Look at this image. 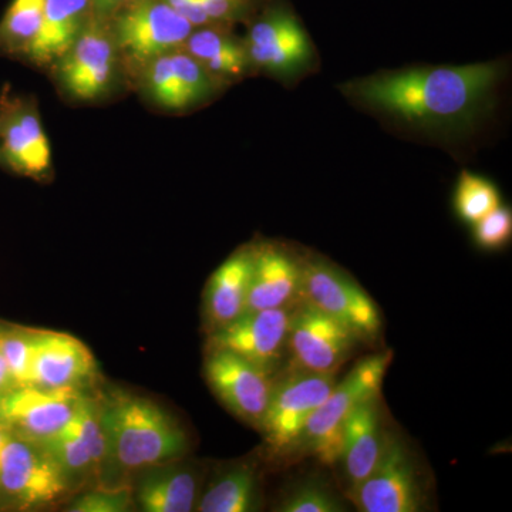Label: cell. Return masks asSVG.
<instances>
[{
    "label": "cell",
    "mask_w": 512,
    "mask_h": 512,
    "mask_svg": "<svg viewBox=\"0 0 512 512\" xmlns=\"http://www.w3.org/2000/svg\"><path fill=\"white\" fill-rule=\"evenodd\" d=\"M498 76L495 63L429 67L346 83L343 92L417 126H463L476 117Z\"/></svg>",
    "instance_id": "6da1fadb"
},
{
    "label": "cell",
    "mask_w": 512,
    "mask_h": 512,
    "mask_svg": "<svg viewBox=\"0 0 512 512\" xmlns=\"http://www.w3.org/2000/svg\"><path fill=\"white\" fill-rule=\"evenodd\" d=\"M99 407L107 458L127 470L164 466L187 447L181 427L151 400L116 393Z\"/></svg>",
    "instance_id": "7a4b0ae2"
},
{
    "label": "cell",
    "mask_w": 512,
    "mask_h": 512,
    "mask_svg": "<svg viewBox=\"0 0 512 512\" xmlns=\"http://www.w3.org/2000/svg\"><path fill=\"white\" fill-rule=\"evenodd\" d=\"M117 57L131 74L158 57L183 50L194 26L164 0H131L107 18Z\"/></svg>",
    "instance_id": "3957f363"
},
{
    "label": "cell",
    "mask_w": 512,
    "mask_h": 512,
    "mask_svg": "<svg viewBox=\"0 0 512 512\" xmlns=\"http://www.w3.org/2000/svg\"><path fill=\"white\" fill-rule=\"evenodd\" d=\"M392 359V352H383L360 360L342 382L333 386L325 402L312 414L303 431L301 444H305L323 464L332 466L338 463L346 419L357 404L379 396Z\"/></svg>",
    "instance_id": "277c9868"
},
{
    "label": "cell",
    "mask_w": 512,
    "mask_h": 512,
    "mask_svg": "<svg viewBox=\"0 0 512 512\" xmlns=\"http://www.w3.org/2000/svg\"><path fill=\"white\" fill-rule=\"evenodd\" d=\"M299 296L340 325L357 340H373L382 328L379 308L359 285L335 266L309 262L302 266Z\"/></svg>",
    "instance_id": "5b68a950"
},
{
    "label": "cell",
    "mask_w": 512,
    "mask_h": 512,
    "mask_svg": "<svg viewBox=\"0 0 512 512\" xmlns=\"http://www.w3.org/2000/svg\"><path fill=\"white\" fill-rule=\"evenodd\" d=\"M117 50L106 18L93 13L73 46L55 64L57 83L70 99L94 101L109 92Z\"/></svg>",
    "instance_id": "8992f818"
},
{
    "label": "cell",
    "mask_w": 512,
    "mask_h": 512,
    "mask_svg": "<svg viewBox=\"0 0 512 512\" xmlns=\"http://www.w3.org/2000/svg\"><path fill=\"white\" fill-rule=\"evenodd\" d=\"M350 498L363 512L421 510L424 495L416 461L402 439L387 434L376 466L355 490L350 491Z\"/></svg>",
    "instance_id": "52a82bcc"
},
{
    "label": "cell",
    "mask_w": 512,
    "mask_h": 512,
    "mask_svg": "<svg viewBox=\"0 0 512 512\" xmlns=\"http://www.w3.org/2000/svg\"><path fill=\"white\" fill-rule=\"evenodd\" d=\"M335 372H299L275 384L259 429L278 453L301 444L303 431L335 386Z\"/></svg>",
    "instance_id": "ba28073f"
},
{
    "label": "cell",
    "mask_w": 512,
    "mask_h": 512,
    "mask_svg": "<svg viewBox=\"0 0 512 512\" xmlns=\"http://www.w3.org/2000/svg\"><path fill=\"white\" fill-rule=\"evenodd\" d=\"M0 488L22 507H42L67 493L69 478L39 443L12 433L3 450Z\"/></svg>",
    "instance_id": "9c48e42d"
},
{
    "label": "cell",
    "mask_w": 512,
    "mask_h": 512,
    "mask_svg": "<svg viewBox=\"0 0 512 512\" xmlns=\"http://www.w3.org/2000/svg\"><path fill=\"white\" fill-rule=\"evenodd\" d=\"M268 370L227 350H210L205 376L214 393L235 416L258 427L274 392Z\"/></svg>",
    "instance_id": "30bf717a"
},
{
    "label": "cell",
    "mask_w": 512,
    "mask_h": 512,
    "mask_svg": "<svg viewBox=\"0 0 512 512\" xmlns=\"http://www.w3.org/2000/svg\"><path fill=\"white\" fill-rule=\"evenodd\" d=\"M0 163L32 178L42 177L52 165L49 140L36 107L6 92L0 96Z\"/></svg>",
    "instance_id": "8fae6325"
},
{
    "label": "cell",
    "mask_w": 512,
    "mask_h": 512,
    "mask_svg": "<svg viewBox=\"0 0 512 512\" xmlns=\"http://www.w3.org/2000/svg\"><path fill=\"white\" fill-rule=\"evenodd\" d=\"M80 396L72 387L19 386L0 400V413L12 433L42 443L69 424Z\"/></svg>",
    "instance_id": "7c38bea8"
},
{
    "label": "cell",
    "mask_w": 512,
    "mask_h": 512,
    "mask_svg": "<svg viewBox=\"0 0 512 512\" xmlns=\"http://www.w3.org/2000/svg\"><path fill=\"white\" fill-rule=\"evenodd\" d=\"M292 313L289 306L245 312L224 328L211 332L210 350H227L271 372L288 343Z\"/></svg>",
    "instance_id": "4fadbf2b"
},
{
    "label": "cell",
    "mask_w": 512,
    "mask_h": 512,
    "mask_svg": "<svg viewBox=\"0 0 512 512\" xmlns=\"http://www.w3.org/2000/svg\"><path fill=\"white\" fill-rule=\"evenodd\" d=\"M356 340L338 320L303 302L301 308L292 313L286 346L305 372L333 373L349 355Z\"/></svg>",
    "instance_id": "5bb4252c"
},
{
    "label": "cell",
    "mask_w": 512,
    "mask_h": 512,
    "mask_svg": "<svg viewBox=\"0 0 512 512\" xmlns=\"http://www.w3.org/2000/svg\"><path fill=\"white\" fill-rule=\"evenodd\" d=\"M138 79L147 99L167 111L190 109L214 93V77L185 50L158 57Z\"/></svg>",
    "instance_id": "9a60e30c"
},
{
    "label": "cell",
    "mask_w": 512,
    "mask_h": 512,
    "mask_svg": "<svg viewBox=\"0 0 512 512\" xmlns=\"http://www.w3.org/2000/svg\"><path fill=\"white\" fill-rule=\"evenodd\" d=\"M96 372L89 348L67 333L36 330L32 356V386L77 389Z\"/></svg>",
    "instance_id": "2e32d148"
},
{
    "label": "cell",
    "mask_w": 512,
    "mask_h": 512,
    "mask_svg": "<svg viewBox=\"0 0 512 512\" xmlns=\"http://www.w3.org/2000/svg\"><path fill=\"white\" fill-rule=\"evenodd\" d=\"M302 265L279 247L264 245L252 251L247 312L284 308L299 296Z\"/></svg>",
    "instance_id": "e0dca14e"
},
{
    "label": "cell",
    "mask_w": 512,
    "mask_h": 512,
    "mask_svg": "<svg viewBox=\"0 0 512 512\" xmlns=\"http://www.w3.org/2000/svg\"><path fill=\"white\" fill-rule=\"evenodd\" d=\"M94 13L92 0H45L42 22L22 59L53 66L73 46Z\"/></svg>",
    "instance_id": "ac0fdd59"
},
{
    "label": "cell",
    "mask_w": 512,
    "mask_h": 512,
    "mask_svg": "<svg viewBox=\"0 0 512 512\" xmlns=\"http://www.w3.org/2000/svg\"><path fill=\"white\" fill-rule=\"evenodd\" d=\"M379 397L380 394L357 404L343 426L339 461L345 466L350 491L369 476L382 454L386 436L382 430Z\"/></svg>",
    "instance_id": "d6986e66"
},
{
    "label": "cell",
    "mask_w": 512,
    "mask_h": 512,
    "mask_svg": "<svg viewBox=\"0 0 512 512\" xmlns=\"http://www.w3.org/2000/svg\"><path fill=\"white\" fill-rule=\"evenodd\" d=\"M251 272L252 251L241 249L211 275L205 289V316L211 332L247 312Z\"/></svg>",
    "instance_id": "ffe728a7"
},
{
    "label": "cell",
    "mask_w": 512,
    "mask_h": 512,
    "mask_svg": "<svg viewBox=\"0 0 512 512\" xmlns=\"http://www.w3.org/2000/svg\"><path fill=\"white\" fill-rule=\"evenodd\" d=\"M198 481L190 470L157 466L143 478L136 498L146 512H190L197 500Z\"/></svg>",
    "instance_id": "44dd1931"
},
{
    "label": "cell",
    "mask_w": 512,
    "mask_h": 512,
    "mask_svg": "<svg viewBox=\"0 0 512 512\" xmlns=\"http://www.w3.org/2000/svg\"><path fill=\"white\" fill-rule=\"evenodd\" d=\"M183 50L200 62L214 79L241 76L251 64L247 47L222 30L208 28L192 32Z\"/></svg>",
    "instance_id": "7402d4cb"
},
{
    "label": "cell",
    "mask_w": 512,
    "mask_h": 512,
    "mask_svg": "<svg viewBox=\"0 0 512 512\" xmlns=\"http://www.w3.org/2000/svg\"><path fill=\"white\" fill-rule=\"evenodd\" d=\"M259 507V484L255 471L235 467L218 477L202 495L198 511L252 512Z\"/></svg>",
    "instance_id": "603a6c76"
},
{
    "label": "cell",
    "mask_w": 512,
    "mask_h": 512,
    "mask_svg": "<svg viewBox=\"0 0 512 512\" xmlns=\"http://www.w3.org/2000/svg\"><path fill=\"white\" fill-rule=\"evenodd\" d=\"M45 0H12L0 20V56L23 57L42 22Z\"/></svg>",
    "instance_id": "cb8c5ba5"
},
{
    "label": "cell",
    "mask_w": 512,
    "mask_h": 512,
    "mask_svg": "<svg viewBox=\"0 0 512 512\" xmlns=\"http://www.w3.org/2000/svg\"><path fill=\"white\" fill-rule=\"evenodd\" d=\"M500 207V195L490 181L463 171L456 190V210L461 220L477 224Z\"/></svg>",
    "instance_id": "d4e9b609"
},
{
    "label": "cell",
    "mask_w": 512,
    "mask_h": 512,
    "mask_svg": "<svg viewBox=\"0 0 512 512\" xmlns=\"http://www.w3.org/2000/svg\"><path fill=\"white\" fill-rule=\"evenodd\" d=\"M39 444L45 448L67 478L83 476L87 471L96 468L82 439L77 436L70 424Z\"/></svg>",
    "instance_id": "484cf974"
},
{
    "label": "cell",
    "mask_w": 512,
    "mask_h": 512,
    "mask_svg": "<svg viewBox=\"0 0 512 512\" xmlns=\"http://www.w3.org/2000/svg\"><path fill=\"white\" fill-rule=\"evenodd\" d=\"M249 62L271 72H291L302 66L311 56V43L305 30L296 33L284 42L266 49H247Z\"/></svg>",
    "instance_id": "4316f807"
},
{
    "label": "cell",
    "mask_w": 512,
    "mask_h": 512,
    "mask_svg": "<svg viewBox=\"0 0 512 512\" xmlns=\"http://www.w3.org/2000/svg\"><path fill=\"white\" fill-rule=\"evenodd\" d=\"M35 332L32 329L0 328V352L18 386H32Z\"/></svg>",
    "instance_id": "83f0119b"
},
{
    "label": "cell",
    "mask_w": 512,
    "mask_h": 512,
    "mask_svg": "<svg viewBox=\"0 0 512 512\" xmlns=\"http://www.w3.org/2000/svg\"><path fill=\"white\" fill-rule=\"evenodd\" d=\"M69 424L89 451L94 467H99L107 458L106 433L101 423L99 404L89 397L80 396Z\"/></svg>",
    "instance_id": "f1b7e54d"
},
{
    "label": "cell",
    "mask_w": 512,
    "mask_h": 512,
    "mask_svg": "<svg viewBox=\"0 0 512 512\" xmlns=\"http://www.w3.org/2000/svg\"><path fill=\"white\" fill-rule=\"evenodd\" d=\"M276 511L279 512H342L345 505L322 484L303 483L286 495Z\"/></svg>",
    "instance_id": "f546056e"
},
{
    "label": "cell",
    "mask_w": 512,
    "mask_h": 512,
    "mask_svg": "<svg viewBox=\"0 0 512 512\" xmlns=\"http://www.w3.org/2000/svg\"><path fill=\"white\" fill-rule=\"evenodd\" d=\"M474 237L483 248L495 249L503 247L511 238L512 214L510 208L498 207L483 220L477 222Z\"/></svg>",
    "instance_id": "4dcf8cb0"
},
{
    "label": "cell",
    "mask_w": 512,
    "mask_h": 512,
    "mask_svg": "<svg viewBox=\"0 0 512 512\" xmlns=\"http://www.w3.org/2000/svg\"><path fill=\"white\" fill-rule=\"evenodd\" d=\"M131 507V493L127 488H101L90 491L74 501L72 512H126Z\"/></svg>",
    "instance_id": "1f68e13d"
},
{
    "label": "cell",
    "mask_w": 512,
    "mask_h": 512,
    "mask_svg": "<svg viewBox=\"0 0 512 512\" xmlns=\"http://www.w3.org/2000/svg\"><path fill=\"white\" fill-rule=\"evenodd\" d=\"M212 23L234 22L247 15L251 0H197Z\"/></svg>",
    "instance_id": "d6a6232c"
},
{
    "label": "cell",
    "mask_w": 512,
    "mask_h": 512,
    "mask_svg": "<svg viewBox=\"0 0 512 512\" xmlns=\"http://www.w3.org/2000/svg\"><path fill=\"white\" fill-rule=\"evenodd\" d=\"M164 2L171 6L178 15L187 19L194 28H204V26L212 25L210 18L205 15L197 0H164Z\"/></svg>",
    "instance_id": "836d02e7"
},
{
    "label": "cell",
    "mask_w": 512,
    "mask_h": 512,
    "mask_svg": "<svg viewBox=\"0 0 512 512\" xmlns=\"http://www.w3.org/2000/svg\"><path fill=\"white\" fill-rule=\"evenodd\" d=\"M19 387L13 379L12 373H10L8 363H6L5 357L0 352V400L12 392L13 389Z\"/></svg>",
    "instance_id": "e575fe53"
},
{
    "label": "cell",
    "mask_w": 512,
    "mask_h": 512,
    "mask_svg": "<svg viewBox=\"0 0 512 512\" xmlns=\"http://www.w3.org/2000/svg\"><path fill=\"white\" fill-rule=\"evenodd\" d=\"M131 0H92L94 13L101 18H110L116 10L123 8Z\"/></svg>",
    "instance_id": "d590c367"
},
{
    "label": "cell",
    "mask_w": 512,
    "mask_h": 512,
    "mask_svg": "<svg viewBox=\"0 0 512 512\" xmlns=\"http://www.w3.org/2000/svg\"><path fill=\"white\" fill-rule=\"evenodd\" d=\"M10 436H12V430L3 421H0V464H2L3 450H5Z\"/></svg>",
    "instance_id": "8d00e7d4"
},
{
    "label": "cell",
    "mask_w": 512,
    "mask_h": 512,
    "mask_svg": "<svg viewBox=\"0 0 512 512\" xmlns=\"http://www.w3.org/2000/svg\"><path fill=\"white\" fill-rule=\"evenodd\" d=\"M0 421H3V420H2V413H0Z\"/></svg>",
    "instance_id": "74e56055"
}]
</instances>
